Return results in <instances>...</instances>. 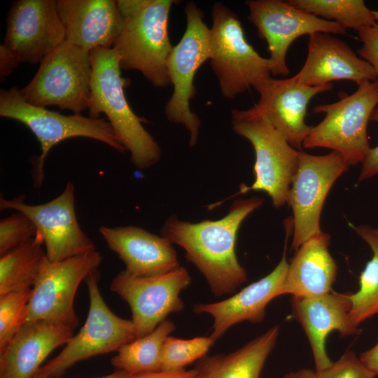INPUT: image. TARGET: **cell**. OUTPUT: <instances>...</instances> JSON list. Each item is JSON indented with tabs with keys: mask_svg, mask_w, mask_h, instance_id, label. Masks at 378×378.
Returning <instances> with one entry per match:
<instances>
[{
	"mask_svg": "<svg viewBox=\"0 0 378 378\" xmlns=\"http://www.w3.org/2000/svg\"><path fill=\"white\" fill-rule=\"evenodd\" d=\"M216 340L209 337L180 339L169 336L163 345L161 370H183L203 358Z\"/></svg>",
	"mask_w": 378,
	"mask_h": 378,
	"instance_id": "f546056e",
	"label": "cell"
},
{
	"mask_svg": "<svg viewBox=\"0 0 378 378\" xmlns=\"http://www.w3.org/2000/svg\"><path fill=\"white\" fill-rule=\"evenodd\" d=\"M210 64L222 95L234 99L271 77V62L247 41L238 16L221 2L211 8Z\"/></svg>",
	"mask_w": 378,
	"mask_h": 378,
	"instance_id": "8992f818",
	"label": "cell"
},
{
	"mask_svg": "<svg viewBox=\"0 0 378 378\" xmlns=\"http://www.w3.org/2000/svg\"><path fill=\"white\" fill-rule=\"evenodd\" d=\"M65 41L85 51L112 48L123 24L116 1L58 0Z\"/></svg>",
	"mask_w": 378,
	"mask_h": 378,
	"instance_id": "7402d4cb",
	"label": "cell"
},
{
	"mask_svg": "<svg viewBox=\"0 0 378 378\" xmlns=\"http://www.w3.org/2000/svg\"><path fill=\"white\" fill-rule=\"evenodd\" d=\"M248 20L266 41L270 52L271 74L287 76L288 48L298 38L323 32L345 34L346 29L337 22L307 13L281 0H249Z\"/></svg>",
	"mask_w": 378,
	"mask_h": 378,
	"instance_id": "9a60e30c",
	"label": "cell"
},
{
	"mask_svg": "<svg viewBox=\"0 0 378 378\" xmlns=\"http://www.w3.org/2000/svg\"><path fill=\"white\" fill-rule=\"evenodd\" d=\"M357 85L353 94L314 108L313 113L326 115L312 127L302 147L331 149L341 154L349 166L363 162L370 150L367 127L378 104V80Z\"/></svg>",
	"mask_w": 378,
	"mask_h": 378,
	"instance_id": "52a82bcc",
	"label": "cell"
},
{
	"mask_svg": "<svg viewBox=\"0 0 378 378\" xmlns=\"http://www.w3.org/2000/svg\"><path fill=\"white\" fill-rule=\"evenodd\" d=\"M102 261L96 249L58 262L46 257L31 288L23 324L48 321L75 329L79 323L74 307L77 289Z\"/></svg>",
	"mask_w": 378,
	"mask_h": 378,
	"instance_id": "8fae6325",
	"label": "cell"
},
{
	"mask_svg": "<svg viewBox=\"0 0 378 378\" xmlns=\"http://www.w3.org/2000/svg\"><path fill=\"white\" fill-rule=\"evenodd\" d=\"M279 330L274 326L234 352L204 356L195 368L198 378H259Z\"/></svg>",
	"mask_w": 378,
	"mask_h": 378,
	"instance_id": "d4e9b609",
	"label": "cell"
},
{
	"mask_svg": "<svg viewBox=\"0 0 378 378\" xmlns=\"http://www.w3.org/2000/svg\"><path fill=\"white\" fill-rule=\"evenodd\" d=\"M362 41L358 55L374 69L378 76V23L358 31Z\"/></svg>",
	"mask_w": 378,
	"mask_h": 378,
	"instance_id": "836d02e7",
	"label": "cell"
},
{
	"mask_svg": "<svg viewBox=\"0 0 378 378\" xmlns=\"http://www.w3.org/2000/svg\"><path fill=\"white\" fill-rule=\"evenodd\" d=\"M233 131L249 141L255 151V181L250 186L242 184L230 199L252 190L267 192L272 204L280 208L287 204L289 190L299 164V151L255 106L232 111ZM227 200L209 205L211 209Z\"/></svg>",
	"mask_w": 378,
	"mask_h": 378,
	"instance_id": "277c9868",
	"label": "cell"
},
{
	"mask_svg": "<svg viewBox=\"0 0 378 378\" xmlns=\"http://www.w3.org/2000/svg\"><path fill=\"white\" fill-rule=\"evenodd\" d=\"M299 164L289 190L288 202L293 211L291 249L298 248L321 233V211L332 186L350 167L336 151L315 155L299 151Z\"/></svg>",
	"mask_w": 378,
	"mask_h": 378,
	"instance_id": "7c38bea8",
	"label": "cell"
},
{
	"mask_svg": "<svg viewBox=\"0 0 378 378\" xmlns=\"http://www.w3.org/2000/svg\"><path fill=\"white\" fill-rule=\"evenodd\" d=\"M43 244L33 237L0 258V296L34 286L46 258Z\"/></svg>",
	"mask_w": 378,
	"mask_h": 378,
	"instance_id": "4316f807",
	"label": "cell"
},
{
	"mask_svg": "<svg viewBox=\"0 0 378 378\" xmlns=\"http://www.w3.org/2000/svg\"><path fill=\"white\" fill-rule=\"evenodd\" d=\"M174 329L172 321H164L149 334L122 346L112 358L111 365L130 374L161 370L163 345Z\"/></svg>",
	"mask_w": 378,
	"mask_h": 378,
	"instance_id": "484cf974",
	"label": "cell"
},
{
	"mask_svg": "<svg viewBox=\"0 0 378 378\" xmlns=\"http://www.w3.org/2000/svg\"><path fill=\"white\" fill-rule=\"evenodd\" d=\"M332 88V83L306 85L299 83L294 76L284 79L270 77L254 88L260 94L255 106L292 147L300 150L312 127L304 121L309 102L316 94Z\"/></svg>",
	"mask_w": 378,
	"mask_h": 378,
	"instance_id": "e0dca14e",
	"label": "cell"
},
{
	"mask_svg": "<svg viewBox=\"0 0 378 378\" xmlns=\"http://www.w3.org/2000/svg\"><path fill=\"white\" fill-rule=\"evenodd\" d=\"M296 378H374L352 351H346L337 361L323 370L302 368L295 372Z\"/></svg>",
	"mask_w": 378,
	"mask_h": 378,
	"instance_id": "1f68e13d",
	"label": "cell"
},
{
	"mask_svg": "<svg viewBox=\"0 0 378 378\" xmlns=\"http://www.w3.org/2000/svg\"><path fill=\"white\" fill-rule=\"evenodd\" d=\"M294 76L299 83L309 86L325 85L340 80L357 85L378 80L372 66L347 43L323 32L309 36L306 60Z\"/></svg>",
	"mask_w": 378,
	"mask_h": 378,
	"instance_id": "ac0fdd59",
	"label": "cell"
},
{
	"mask_svg": "<svg viewBox=\"0 0 378 378\" xmlns=\"http://www.w3.org/2000/svg\"><path fill=\"white\" fill-rule=\"evenodd\" d=\"M190 282L189 272L182 266L148 277L123 270L113 278L110 288L129 304L136 338H139L154 330L170 314L183 309L180 293Z\"/></svg>",
	"mask_w": 378,
	"mask_h": 378,
	"instance_id": "5bb4252c",
	"label": "cell"
},
{
	"mask_svg": "<svg viewBox=\"0 0 378 378\" xmlns=\"http://www.w3.org/2000/svg\"><path fill=\"white\" fill-rule=\"evenodd\" d=\"M74 330L48 321L22 324L0 351V378H33L48 356L74 335Z\"/></svg>",
	"mask_w": 378,
	"mask_h": 378,
	"instance_id": "603a6c76",
	"label": "cell"
},
{
	"mask_svg": "<svg viewBox=\"0 0 378 378\" xmlns=\"http://www.w3.org/2000/svg\"><path fill=\"white\" fill-rule=\"evenodd\" d=\"M292 314L301 324L309 340L316 370L330 366L332 361L326 349V337L332 331L342 336L358 334L351 322L349 295L331 291L314 297H293Z\"/></svg>",
	"mask_w": 378,
	"mask_h": 378,
	"instance_id": "ffe728a7",
	"label": "cell"
},
{
	"mask_svg": "<svg viewBox=\"0 0 378 378\" xmlns=\"http://www.w3.org/2000/svg\"><path fill=\"white\" fill-rule=\"evenodd\" d=\"M186 28L181 40L173 47L167 66L173 94L165 106L169 121L181 124L190 132L189 146L197 142L200 120L191 111L190 102L196 94L194 79L198 69L211 56L210 29L204 22V13L194 2L185 7Z\"/></svg>",
	"mask_w": 378,
	"mask_h": 378,
	"instance_id": "30bf717a",
	"label": "cell"
},
{
	"mask_svg": "<svg viewBox=\"0 0 378 378\" xmlns=\"http://www.w3.org/2000/svg\"><path fill=\"white\" fill-rule=\"evenodd\" d=\"M127 378H198V374L196 369L191 370L183 369L130 374Z\"/></svg>",
	"mask_w": 378,
	"mask_h": 378,
	"instance_id": "d590c367",
	"label": "cell"
},
{
	"mask_svg": "<svg viewBox=\"0 0 378 378\" xmlns=\"http://www.w3.org/2000/svg\"><path fill=\"white\" fill-rule=\"evenodd\" d=\"M123 18L113 48L122 70H137L155 88L169 83L167 59L173 48L168 21L173 0H118Z\"/></svg>",
	"mask_w": 378,
	"mask_h": 378,
	"instance_id": "3957f363",
	"label": "cell"
},
{
	"mask_svg": "<svg viewBox=\"0 0 378 378\" xmlns=\"http://www.w3.org/2000/svg\"><path fill=\"white\" fill-rule=\"evenodd\" d=\"M31 291V288H27L0 296V351L23 324Z\"/></svg>",
	"mask_w": 378,
	"mask_h": 378,
	"instance_id": "4dcf8cb0",
	"label": "cell"
},
{
	"mask_svg": "<svg viewBox=\"0 0 378 378\" xmlns=\"http://www.w3.org/2000/svg\"><path fill=\"white\" fill-rule=\"evenodd\" d=\"M363 364L376 376L378 374V342L360 356Z\"/></svg>",
	"mask_w": 378,
	"mask_h": 378,
	"instance_id": "74e56055",
	"label": "cell"
},
{
	"mask_svg": "<svg viewBox=\"0 0 378 378\" xmlns=\"http://www.w3.org/2000/svg\"><path fill=\"white\" fill-rule=\"evenodd\" d=\"M263 199L251 197L235 200L222 218L190 223L169 216L161 235L186 251V258L205 277L217 297L233 293L247 279L239 264L235 244L244 220L259 208Z\"/></svg>",
	"mask_w": 378,
	"mask_h": 378,
	"instance_id": "6da1fadb",
	"label": "cell"
},
{
	"mask_svg": "<svg viewBox=\"0 0 378 378\" xmlns=\"http://www.w3.org/2000/svg\"><path fill=\"white\" fill-rule=\"evenodd\" d=\"M99 232L130 274L155 276L180 267L173 244L162 236L132 225L102 226Z\"/></svg>",
	"mask_w": 378,
	"mask_h": 378,
	"instance_id": "44dd1931",
	"label": "cell"
},
{
	"mask_svg": "<svg viewBox=\"0 0 378 378\" xmlns=\"http://www.w3.org/2000/svg\"><path fill=\"white\" fill-rule=\"evenodd\" d=\"M283 378H296L294 372H290L284 375Z\"/></svg>",
	"mask_w": 378,
	"mask_h": 378,
	"instance_id": "ab89813d",
	"label": "cell"
},
{
	"mask_svg": "<svg viewBox=\"0 0 378 378\" xmlns=\"http://www.w3.org/2000/svg\"><path fill=\"white\" fill-rule=\"evenodd\" d=\"M91 76L90 53L65 41L41 62L34 78L20 91L33 106H56L80 114L88 107Z\"/></svg>",
	"mask_w": 378,
	"mask_h": 378,
	"instance_id": "9c48e42d",
	"label": "cell"
},
{
	"mask_svg": "<svg viewBox=\"0 0 378 378\" xmlns=\"http://www.w3.org/2000/svg\"><path fill=\"white\" fill-rule=\"evenodd\" d=\"M90 53V117L104 113L133 164L139 169L150 167L160 160L161 149L127 101L124 88L128 81L121 76L118 54L113 48H97Z\"/></svg>",
	"mask_w": 378,
	"mask_h": 378,
	"instance_id": "7a4b0ae2",
	"label": "cell"
},
{
	"mask_svg": "<svg viewBox=\"0 0 378 378\" xmlns=\"http://www.w3.org/2000/svg\"><path fill=\"white\" fill-rule=\"evenodd\" d=\"M65 41L55 0H18L10 8L3 45L20 62L36 64Z\"/></svg>",
	"mask_w": 378,
	"mask_h": 378,
	"instance_id": "2e32d148",
	"label": "cell"
},
{
	"mask_svg": "<svg viewBox=\"0 0 378 378\" xmlns=\"http://www.w3.org/2000/svg\"><path fill=\"white\" fill-rule=\"evenodd\" d=\"M99 279L97 270L91 272L85 279L90 307L83 326L57 356L38 370L34 377L59 378L77 363L118 351L136 339L132 321L115 315L104 302L99 291Z\"/></svg>",
	"mask_w": 378,
	"mask_h": 378,
	"instance_id": "ba28073f",
	"label": "cell"
},
{
	"mask_svg": "<svg viewBox=\"0 0 378 378\" xmlns=\"http://www.w3.org/2000/svg\"><path fill=\"white\" fill-rule=\"evenodd\" d=\"M288 268L285 249L280 262L270 274L225 300L197 304L193 307V312L213 317V330L210 336L216 341L238 323H260L265 318L269 302L281 295Z\"/></svg>",
	"mask_w": 378,
	"mask_h": 378,
	"instance_id": "d6986e66",
	"label": "cell"
},
{
	"mask_svg": "<svg viewBox=\"0 0 378 378\" xmlns=\"http://www.w3.org/2000/svg\"><path fill=\"white\" fill-rule=\"evenodd\" d=\"M370 120L378 122V107L373 111ZM378 174V145L370 148L366 158L362 162V168L358 181H364Z\"/></svg>",
	"mask_w": 378,
	"mask_h": 378,
	"instance_id": "e575fe53",
	"label": "cell"
},
{
	"mask_svg": "<svg viewBox=\"0 0 378 378\" xmlns=\"http://www.w3.org/2000/svg\"><path fill=\"white\" fill-rule=\"evenodd\" d=\"M0 209H14L30 218L36 229L34 237L45 246L46 257L51 262L95 249L94 243L78 224L71 183H68L64 191L48 202L30 205L24 202L22 196L10 200L1 198Z\"/></svg>",
	"mask_w": 378,
	"mask_h": 378,
	"instance_id": "4fadbf2b",
	"label": "cell"
},
{
	"mask_svg": "<svg viewBox=\"0 0 378 378\" xmlns=\"http://www.w3.org/2000/svg\"><path fill=\"white\" fill-rule=\"evenodd\" d=\"M330 235L323 231L304 242L288 263L281 295L314 297L332 291L337 266L329 251Z\"/></svg>",
	"mask_w": 378,
	"mask_h": 378,
	"instance_id": "cb8c5ba5",
	"label": "cell"
},
{
	"mask_svg": "<svg viewBox=\"0 0 378 378\" xmlns=\"http://www.w3.org/2000/svg\"><path fill=\"white\" fill-rule=\"evenodd\" d=\"M0 115L22 122L38 141L41 153L35 160L32 172L34 186L36 188L43 181V165L47 155L53 146L64 140L87 137L103 142L120 153L125 151L108 121L80 114L65 115L33 106L24 101L16 87L1 90Z\"/></svg>",
	"mask_w": 378,
	"mask_h": 378,
	"instance_id": "5b68a950",
	"label": "cell"
},
{
	"mask_svg": "<svg viewBox=\"0 0 378 378\" xmlns=\"http://www.w3.org/2000/svg\"><path fill=\"white\" fill-rule=\"evenodd\" d=\"M356 233L369 245L372 258L359 277V289L349 295V316L354 326L378 314V229L368 225L354 227Z\"/></svg>",
	"mask_w": 378,
	"mask_h": 378,
	"instance_id": "83f0119b",
	"label": "cell"
},
{
	"mask_svg": "<svg viewBox=\"0 0 378 378\" xmlns=\"http://www.w3.org/2000/svg\"><path fill=\"white\" fill-rule=\"evenodd\" d=\"M20 62L18 57L3 44L0 46V78L3 81Z\"/></svg>",
	"mask_w": 378,
	"mask_h": 378,
	"instance_id": "8d00e7d4",
	"label": "cell"
},
{
	"mask_svg": "<svg viewBox=\"0 0 378 378\" xmlns=\"http://www.w3.org/2000/svg\"><path fill=\"white\" fill-rule=\"evenodd\" d=\"M130 375V374L125 371L118 370L117 371L110 374L101 377H97V378H127ZM33 378H42V377H34Z\"/></svg>",
	"mask_w": 378,
	"mask_h": 378,
	"instance_id": "f35d334b",
	"label": "cell"
},
{
	"mask_svg": "<svg viewBox=\"0 0 378 378\" xmlns=\"http://www.w3.org/2000/svg\"><path fill=\"white\" fill-rule=\"evenodd\" d=\"M288 2L315 16L337 22L346 29L359 31L377 23L373 10L363 0H288Z\"/></svg>",
	"mask_w": 378,
	"mask_h": 378,
	"instance_id": "f1b7e54d",
	"label": "cell"
},
{
	"mask_svg": "<svg viewBox=\"0 0 378 378\" xmlns=\"http://www.w3.org/2000/svg\"><path fill=\"white\" fill-rule=\"evenodd\" d=\"M374 16L375 18V21L377 23H378V10H373Z\"/></svg>",
	"mask_w": 378,
	"mask_h": 378,
	"instance_id": "60d3db41",
	"label": "cell"
},
{
	"mask_svg": "<svg viewBox=\"0 0 378 378\" xmlns=\"http://www.w3.org/2000/svg\"><path fill=\"white\" fill-rule=\"evenodd\" d=\"M34 223L18 211L0 220V255L23 244L35 237Z\"/></svg>",
	"mask_w": 378,
	"mask_h": 378,
	"instance_id": "d6a6232c",
	"label": "cell"
}]
</instances>
